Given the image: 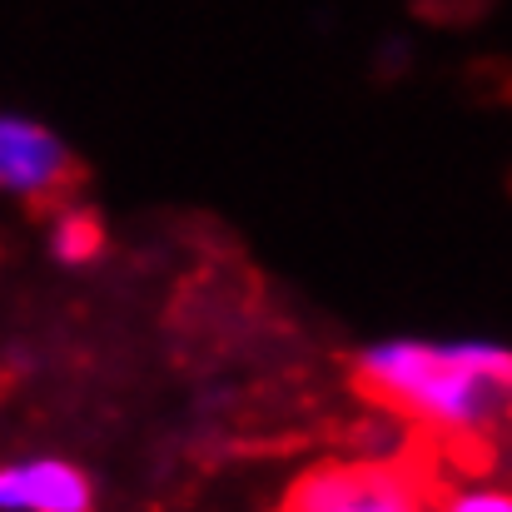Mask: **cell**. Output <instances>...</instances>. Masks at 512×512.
Returning <instances> with one entry per match:
<instances>
[{"instance_id":"obj_1","label":"cell","mask_w":512,"mask_h":512,"mask_svg":"<svg viewBox=\"0 0 512 512\" xmlns=\"http://www.w3.org/2000/svg\"><path fill=\"white\" fill-rule=\"evenodd\" d=\"M353 383L408 423L483 438L512 418V343L393 334L353 353Z\"/></svg>"},{"instance_id":"obj_4","label":"cell","mask_w":512,"mask_h":512,"mask_svg":"<svg viewBox=\"0 0 512 512\" xmlns=\"http://www.w3.org/2000/svg\"><path fill=\"white\" fill-rule=\"evenodd\" d=\"M0 512H95V483L75 458L25 453L0 468Z\"/></svg>"},{"instance_id":"obj_6","label":"cell","mask_w":512,"mask_h":512,"mask_svg":"<svg viewBox=\"0 0 512 512\" xmlns=\"http://www.w3.org/2000/svg\"><path fill=\"white\" fill-rule=\"evenodd\" d=\"M438 512H512V488H503V483H463L438 503Z\"/></svg>"},{"instance_id":"obj_3","label":"cell","mask_w":512,"mask_h":512,"mask_svg":"<svg viewBox=\"0 0 512 512\" xmlns=\"http://www.w3.org/2000/svg\"><path fill=\"white\" fill-rule=\"evenodd\" d=\"M75 184L70 140L40 115L5 110L0 115V194L15 204H55Z\"/></svg>"},{"instance_id":"obj_2","label":"cell","mask_w":512,"mask_h":512,"mask_svg":"<svg viewBox=\"0 0 512 512\" xmlns=\"http://www.w3.org/2000/svg\"><path fill=\"white\" fill-rule=\"evenodd\" d=\"M279 512H433L423 488L388 458L319 463L299 473Z\"/></svg>"},{"instance_id":"obj_5","label":"cell","mask_w":512,"mask_h":512,"mask_svg":"<svg viewBox=\"0 0 512 512\" xmlns=\"http://www.w3.org/2000/svg\"><path fill=\"white\" fill-rule=\"evenodd\" d=\"M105 244H110V229H105V219L90 204H55L50 209V219H45V254L60 269H95Z\"/></svg>"}]
</instances>
